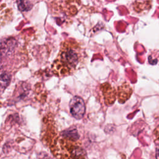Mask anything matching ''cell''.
I'll return each mask as SVG.
<instances>
[{
  "label": "cell",
  "instance_id": "8992f818",
  "mask_svg": "<svg viewBox=\"0 0 159 159\" xmlns=\"http://www.w3.org/2000/svg\"><path fill=\"white\" fill-rule=\"evenodd\" d=\"M11 80V76L6 73L1 74V89H5L9 84Z\"/></svg>",
  "mask_w": 159,
  "mask_h": 159
},
{
  "label": "cell",
  "instance_id": "3957f363",
  "mask_svg": "<svg viewBox=\"0 0 159 159\" xmlns=\"http://www.w3.org/2000/svg\"><path fill=\"white\" fill-rule=\"evenodd\" d=\"M132 93V89L130 84L124 82L118 88V97L119 101L120 102H124L127 100Z\"/></svg>",
  "mask_w": 159,
  "mask_h": 159
},
{
  "label": "cell",
  "instance_id": "6da1fadb",
  "mask_svg": "<svg viewBox=\"0 0 159 159\" xmlns=\"http://www.w3.org/2000/svg\"><path fill=\"white\" fill-rule=\"evenodd\" d=\"M84 58V52L79 43L72 40L63 41L56 59L52 65L53 74L65 77L73 74L80 66Z\"/></svg>",
  "mask_w": 159,
  "mask_h": 159
},
{
  "label": "cell",
  "instance_id": "5b68a950",
  "mask_svg": "<svg viewBox=\"0 0 159 159\" xmlns=\"http://www.w3.org/2000/svg\"><path fill=\"white\" fill-rule=\"evenodd\" d=\"M61 135L65 138H68L73 140H76L80 138L78 130L75 128L66 129L61 132Z\"/></svg>",
  "mask_w": 159,
  "mask_h": 159
},
{
  "label": "cell",
  "instance_id": "277c9868",
  "mask_svg": "<svg viewBox=\"0 0 159 159\" xmlns=\"http://www.w3.org/2000/svg\"><path fill=\"white\" fill-rule=\"evenodd\" d=\"M101 89L102 91L103 95L106 98V101L107 102L109 101V102L112 103L116 99V90L114 88H112L111 84L106 82L101 85Z\"/></svg>",
  "mask_w": 159,
  "mask_h": 159
},
{
  "label": "cell",
  "instance_id": "7a4b0ae2",
  "mask_svg": "<svg viewBox=\"0 0 159 159\" xmlns=\"http://www.w3.org/2000/svg\"><path fill=\"white\" fill-rule=\"evenodd\" d=\"M69 107L71 114L75 119L79 120L83 117L86 112V106L81 97L78 96L73 97L70 101Z\"/></svg>",
  "mask_w": 159,
  "mask_h": 159
},
{
  "label": "cell",
  "instance_id": "52a82bcc",
  "mask_svg": "<svg viewBox=\"0 0 159 159\" xmlns=\"http://www.w3.org/2000/svg\"><path fill=\"white\" fill-rule=\"evenodd\" d=\"M17 5L19 10L22 11L29 10L32 6L27 0H17Z\"/></svg>",
  "mask_w": 159,
  "mask_h": 159
},
{
  "label": "cell",
  "instance_id": "9c48e42d",
  "mask_svg": "<svg viewBox=\"0 0 159 159\" xmlns=\"http://www.w3.org/2000/svg\"><path fill=\"white\" fill-rule=\"evenodd\" d=\"M156 158L157 159H159V148H157L156 149Z\"/></svg>",
  "mask_w": 159,
  "mask_h": 159
},
{
  "label": "cell",
  "instance_id": "ba28073f",
  "mask_svg": "<svg viewBox=\"0 0 159 159\" xmlns=\"http://www.w3.org/2000/svg\"><path fill=\"white\" fill-rule=\"evenodd\" d=\"M37 159H52L47 153L42 152L37 156Z\"/></svg>",
  "mask_w": 159,
  "mask_h": 159
}]
</instances>
